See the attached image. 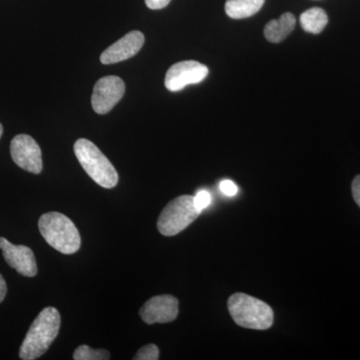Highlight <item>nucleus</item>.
<instances>
[{"instance_id": "obj_20", "label": "nucleus", "mask_w": 360, "mask_h": 360, "mask_svg": "<svg viewBox=\"0 0 360 360\" xmlns=\"http://www.w3.org/2000/svg\"><path fill=\"white\" fill-rule=\"evenodd\" d=\"M352 191L355 202L360 207V175H357L352 181Z\"/></svg>"}, {"instance_id": "obj_16", "label": "nucleus", "mask_w": 360, "mask_h": 360, "mask_svg": "<svg viewBox=\"0 0 360 360\" xmlns=\"http://www.w3.org/2000/svg\"><path fill=\"white\" fill-rule=\"evenodd\" d=\"M160 359V349L155 345H148L141 347L135 354V360H158Z\"/></svg>"}, {"instance_id": "obj_12", "label": "nucleus", "mask_w": 360, "mask_h": 360, "mask_svg": "<svg viewBox=\"0 0 360 360\" xmlns=\"http://www.w3.org/2000/svg\"><path fill=\"white\" fill-rule=\"evenodd\" d=\"M295 25V16L292 13H283L281 18L269 21L265 26V39L269 40V42L279 44L293 32Z\"/></svg>"}, {"instance_id": "obj_4", "label": "nucleus", "mask_w": 360, "mask_h": 360, "mask_svg": "<svg viewBox=\"0 0 360 360\" xmlns=\"http://www.w3.org/2000/svg\"><path fill=\"white\" fill-rule=\"evenodd\" d=\"M75 153L80 165L90 179L103 188H113L118 182V174L108 158L96 144L85 139L75 143Z\"/></svg>"}, {"instance_id": "obj_15", "label": "nucleus", "mask_w": 360, "mask_h": 360, "mask_svg": "<svg viewBox=\"0 0 360 360\" xmlns=\"http://www.w3.org/2000/svg\"><path fill=\"white\" fill-rule=\"evenodd\" d=\"M75 360H108L110 359V354L105 349H94L87 345H80L73 354Z\"/></svg>"}, {"instance_id": "obj_17", "label": "nucleus", "mask_w": 360, "mask_h": 360, "mask_svg": "<svg viewBox=\"0 0 360 360\" xmlns=\"http://www.w3.org/2000/svg\"><path fill=\"white\" fill-rule=\"evenodd\" d=\"M210 201H212V196L206 191H200V193L194 196V205L200 212H202L205 208L210 205Z\"/></svg>"}, {"instance_id": "obj_3", "label": "nucleus", "mask_w": 360, "mask_h": 360, "mask_svg": "<svg viewBox=\"0 0 360 360\" xmlns=\"http://www.w3.org/2000/svg\"><path fill=\"white\" fill-rule=\"evenodd\" d=\"M232 319L241 328L265 330L274 323V310L267 303L245 295L234 293L227 302Z\"/></svg>"}, {"instance_id": "obj_2", "label": "nucleus", "mask_w": 360, "mask_h": 360, "mask_svg": "<svg viewBox=\"0 0 360 360\" xmlns=\"http://www.w3.org/2000/svg\"><path fill=\"white\" fill-rule=\"evenodd\" d=\"M40 233L54 250L73 255L82 245L79 232L68 217L60 212H47L39 220Z\"/></svg>"}, {"instance_id": "obj_21", "label": "nucleus", "mask_w": 360, "mask_h": 360, "mask_svg": "<svg viewBox=\"0 0 360 360\" xmlns=\"http://www.w3.org/2000/svg\"><path fill=\"white\" fill-rule=\"evenodd\" d=\"M7 293V285L4 276L0 274V302H4Z\"/></svg>"}, {"instance_id": "obj_22", "label": "nucleus", "mask_w": 360, "mask_h": 360, "mask_svg": "<svg viewBox=\"0 0 360 360\" xmlns=\"http://www.w3.org/2000/svg\"><path fill=\"white\" fill-rule=\"evenodd\" d=\"M2 134H4V127H2L1 123H0V139H1Z\"/></svg>"}, {"instance_id": "obj_19", "label": "nucleus", "mask_w": 360, "mask_h": 360, "mask_svg": "<svg viewBox=\"0 0 360 360\" xmlns=\"http://www.w3.org/2000/svg\"><path fill=\"white\" fill-rule=\"evenodd\" d=\"M172 0H146V6L148 8L158 11V9H162L167 7L170 4Z\"/></svg>"}, {"instance_id": "obj_14", "label": "nucleus", "mask_w": 360, "mask_h": 360, "mask_svg": "<svg viewBox=\"0 0 360 360\" xmlns=\"http://www.w3.org/2000/svg\"><path fill=\"white\" fill-rule=\"evenodd\" d=\"M328 23V16L326 11L319 7L307 9L300 15V25L304 32L319 34Z\"/></svg>"}, {"instance_id": "obj_5", "label": "nucleus", "mask_w": 360, "mask_h": 360, "mask_svg": "<svg viewBox=\"0 0 360 360\" xmlns=\"http://www.w3.org/2000/svg\"><path fill=\"white\" fill-rule=\"evenodd\" d=\"M194 196L180 195L170 201L161 212L158 229L162 236H174L184 231L200 215Z\"/></svg>"}, {"instance_id": "obj_6", "label": "nucleus", "mask_w": 360, "mask_h": 360, "mask_svg": "<svg viewBox=\"0 0 360 360\" xmlns=\"http://www.w3.org/2000/svg\"><path fill=\"white\" fill-rule=\"evenodd\" d=\"M207 66L194 60L180 61L168 70L165 75V87L175 92L189 84H198L208 75Z\"/></svg>"}, {"instance_id": "obj_10", "label": "nucleus", "mask_w": 360, "mask_h": 360, "mask_svg": "<svg viewBox=\"0 0 360 360\" xmlns=\"http://www.w3.org/2000/svg\"><path fill=\"white\" fill-rule=\"evenodd\" d=\"M0 250L7 264L23 276L33 277L37 274L34 253L25 245H15L6 238H0Z\"/></svg>"}, {"instance_id": "obj_11", "label": "nucleus", "mask_w": 360, "mask_h": 360, "mask_svg": "<svg viewBox=\"0 0 360 360\" xmlns=\"http://www.w3.org/2000/svg\"><path fill=\"white\" fill-rule=\"evenodd\" d=\"M144 35L141 32H131L125 34L122 39L106 49L101 56L103 65H115L123 60L131 58L139 53L144 44Z\"/></svg>"}, {"instance_id": "obj_7", "label": "nucleus", "mask_w": 360, "mask_h": 360, "mask_svg": "<svg viewBox=\"0 0 360 360\" xmlns=\"http://www.w3.org/2000/svg\"><path fill=\"white\" fill-rule=\"evenodd\" d=\"M11 153L15 165L26 172L34 174L42 172L41 149L30 135H16L11 141Z\"/></svg>"}, {"instance_id": "obj_18", "label": "nucleus", "mask_w": 360, "mask_h": 360, "mask_svg": "<svg viewBox=\"0 0 360 360\" xmlns=\"http://www.w3.org/2000/svg\"><path fill=\"white\" fill-rule=\"evenodd\" d=\"M220 191L227 196H234L238 193V188L236 184L231 180H222L219 184Z\"/></svg>"}, {"instance_id": "obj_1", "label": "nucleus", "mask_w": 360, "mask_h": 360, "mask_svg": "<svg viewBox=\"0 0 360 360\" xmlns=\"http://www.w3.org/2000/svg\"><path fill=\"white\" fill-rule=\"evenodd\" d=\"M60 322V314L58 309L54 307L42 309L32 322L21 345L20 359L34 360L42 356L58 338Z\"/></svg>"}, {"instance_id": "obj_9", "label": "nucleus", "mask_w": 360, "mask_h": 360, "mask_svg": "<svg viewBox=\"0 0 360 360\" xmlns=\"http://www.w3.org/2000/svg\"><path fill=\"white\" fill-rule=\"evenodd\" d=\"M139 314L148 324L174 321L179 315V300L172 295L155 296L144 303Z\"/></svg>"}, {"instance_id": "obj_8", "label": "nucleus", "mask_w": 360, "mask_h": 360, "mask_svg": "<svg viewBox=\"0 0 360 360\" xmlns=\"http://www.w3.org/2000/svg\"><path fill=\"white\" fill-rule=\"evenodd\" d=\"M125 92V84L118 77H105L94 85L91 97L92 108L98 115H106L122 101Z\"/></svg>"}, {"instance_id": "obj_13", "label": "nucleus", "mask_w": 360, "mask_h": 360, "mask_svg": "<svg viewBox=\"0 0 360 360\" xmlns=\"http://www.w3.org/2000/svg\"><path fill=\"white\" fill-rule=\"evenodd\" d=\"M264 2L265 0H226L225 13L233 20H243L257 14Z\"/></svg>"}]
</instances>
